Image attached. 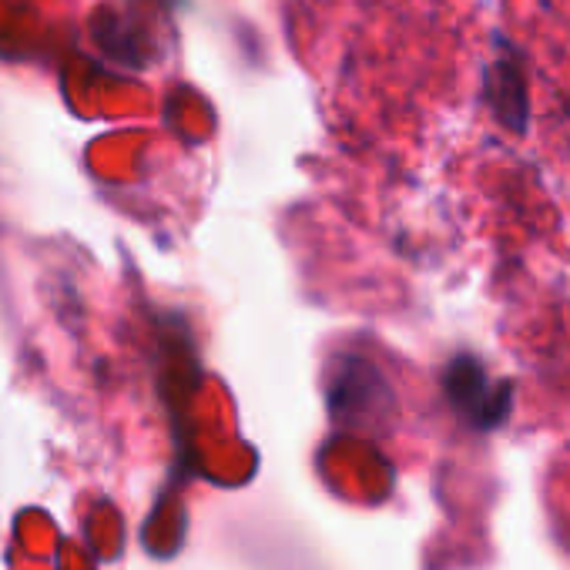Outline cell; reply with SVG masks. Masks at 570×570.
Wrapping results in <instances>:
<instances>
[{
  "instance_id": "obj_1",
  "label": "cell",
  "mask_w": 570,
  "mask_h": 570,
  "mask_svg": "<svg viewBox=\"0 0 570 570\" xmlns=\"http://www.w3.org/2000/svg\"><path fill=\"white\" fill-rule=\"evenodd\" d=\"M446 390L460 410H466L476 423H493L507 413V386H490L487 373L476 360H453L446 370Z\"/></svg>"
},
{
  "instance_id": "obj_2",
  "label": "cell",
  "mask_w": 570,
  "mask_h": 570,
  "mask_svg": "<svg viewBox=\"0 0 570 570\" xmlns=\"http://www.w3.org/2000/svg\"><path fill=\"white\" fill-rule=\"evenodd\" d=\"M487 101L507 128H527V81L513 55H503L487 68Z\"/></svg>"
}]
</instances>
